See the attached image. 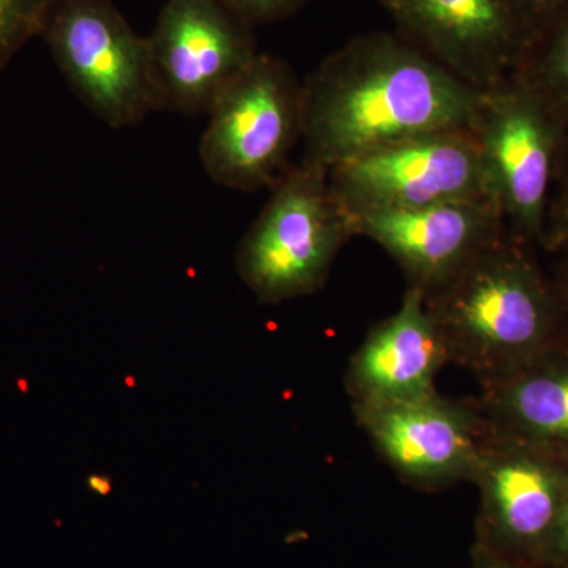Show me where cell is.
Masks as SVG:
<instances>
[{
	"label": "cell",
	"instance_id": "5b68a950",
	"mask_svg": "<svg viewBox=\"0 0 568 568\" xmlns=\"http://www.w3.org/2000/svg\"><path fill=\"white\" fill-rule=\"evenodd\" d=\"M40 37L71 91L106 125H140L160 111L148 37L114 0H52Z\"/></svg>",
	"mask_w": 568,
	"mask_h": 568
},
{
	"label": "cell",
	"instance_id": "7c38bea8",
	"mask_svg": "<svg viewBox=\"0 0 568 568\" xmlns=\"http://www.w3.org/2000/svg\"><path fill=\"white\" fill-rule=\"evenodd\" d=\"M349 216L354 235L383 246L405 272L407 286L424 294L508 231L499 204L491 200L450 201Z\"/></svg>",
	"mask_w": 568,
	"mask_h": 568
},
{
	"label": "cell",
	"instance_id": "3957f363",
	"mask_svg": "<svg viewBox=\"0 0 568 568\" xmlns=\"http://www.w3.org/2000/svg\"><path fill=\"white\" fill-rule=\"evenodd\" d=\"M354 237L328 168L304 156L287 168L237 250V274L257 301L282 304L323 290L336 256Z\"/></svg>",
	"mask_w": 568,
	"mask_h": 568
},
{
	"label": "cell",
	"instance_id": "9c48e42d",
	"mask_svg": "<svg viewBox=\"0 0 568 568\" xmlns=\"http://www.w3.org/2000/svg\"><path fill=\"white\" fill-rule=\"evenodd\" d=\"M396 33L480 92L510 80L534 39L514 0H379Z\"/></svg>",
	"mask_w": 568,
	"mask_h": 568
},
{
	"label": "cell",
	"instance_id": "277c9868",
	"mask_svg": "<svg viewBox=\"0 0 568 568\" xmlns=\"http://www.w3.org/2000/svg\"><path fill=\"white\" fill-rule=\"evenodd\" d=\"M304 138L302 82L271 54L254 61L216 99L200 142L205 173L224 189H272Z\"/></svg>",
	"mask_w": 568,
	"mask_h": 568
},
{
	"label": "cell",
	"instance_id": "e0dca14e",
	"mask_svg": "<svg viewBox=\"0 0 568 568\" xmlns=\"http://www.w3.org/2000/svg\"><path fill=\"white\" fill-rule=\"evenodd\" d=\"M541 245L556 252H568V126L560 144L555 181L549 193Z\"/></svg>",
	"mask_w": 568,
	"mask_h": 568
},
{
	"label": "cell",
	"instance_id": "7a4b0ae2",
	"mask_svg": "<svg viewBox=\"0 0 568 568\" xmlns=\"http://www.w3.org/2000/svg\"><path fill=\"white\" fill-rule=\"evenodd\" d=\"M526 245L507 231L424 294L448 361L480 384L549 347L558 302Z\"/></svg>",
	"mask_w": 568,
	"mask_h": 568
},
{
	"label": "cell",
	"instance_id": "ffe728a7",
	"mask_svg": "<svg viewBox=\"0 0 568 568\" xmlns=\"http://www.w3.org/2000/svg\"><path fill=\"white\" fill-rule=\"evenodd\" d=\"M514 2L517 3L518 9L525 14L530 28L534 29V36H536L538 29L547 24L567 0H514Z\"/></svg>",
	"mask_w": 568,
	"mask_h": 568
},
{
	"label": "cell",
	"instance_id": "603a6c76",
	"mask_svg": "<svg viewBox=\"0 0 568 568\" xmlns=\"http://www.w3.org/2000/svg\"><path fill=\"white\" fill-rule=\"evenodd\" d=\"M562 294L564 297H566V302L568 304V264L566 265V268H564L562 274Z\"/></svg>",
	"mask_w": 568,
	"mask_h": 568
},
{
	"label": "cell",
	"instance_id": "7402d4cb",
	"mask_svg": "<svg viewBox=\"0 0 568 568\" xmlns=\"http://www.w3.org/2000/svg\"><path fill=\"white\" fill-rule=\"evenodd\" d=\"M85 487H88L92 495L108 496L112 491V480L110 477L103 476V474H91V476L85 478Z\"/></svg>",
	"mask_w": 568,
	"mask_h": 568
},
{
	"label": "cell",
	"instance_id": "9a60e30c",
	"mask_svg": "<svg viewBox=\"0 0 568 568\" xmlns=\"http://www.w3.org/2000/svg\"><path fill=\"white\" fill-rule=\"evenodd\" d=\"M568 126V0L541 26L514 73Z\"/></svg>",
	"mask_w": 568,
	"mask_h": 568
},
{
	"label": "cell",
	"instance_id": "52a82bcc",
	"mask_svg": "<svg viewBox=\"0 0 568 568\" xmlns=\"http://www.w3.org/2000/svg\"><path fill=\"white\" fill-rule=\"evenodd\" d=\"M328 183L349 215L450 201H496L473 130L424 134L362 153L328 168Z\"/></svg>",
	"mask_w": 568,
	"mask_h": 568
},
{
	"label": "cell",
	"instance_id": "ac0fdd59",
	"mask_svg": "<svg viewBox=\"0 0 568 568\" xmlns=\"http://www.w3.org/2000/svg\"><path fill=\"white\" fill-rule=\"evenodd\" d=\"M250 28L287 20L304 9L308 0H223Z\"/></svg>",
	"mask_w": 568,
	"mask_h": 568
},
{
	"label": "cell",
	"instance_id": "6da1fadb",
	"mask_svg": "<svg viewBox=\"0 0 568 568\" xmlns=\"http://www.w3.org/2000/svg\"><path fill=\"white\" fill-rule=\"evenodd\" d=\"M481 95L399 33H364L302 82L305 156L331 168L410 138L473 130Z\"/></svg>",
	"mask_w": 568,
	"mask_h": 568
},
{
	"label": "cell",
	"instance_id": "5bb4252c",
	"mask_svg": "<svg viewBox=\"0 0 568 568\" xmlns=\"http://www.w3.org/2000/svg\"><path fill=\"white\" fill-rule=\"evenodd\" d=\"M480 386L473 402L491 435L552 454L568 450V355H552L548 347Z\"/></svg>",
	"mask_w": 568,
	"mask_h": 568
},
{
	"label": "cell",
	"instance_id": "d6986e66",
	"mask_svg": "<svg viewBox=\"0 0 568 568\" xmlns=\"http://www.w3.org/2000/svg\"><path fill=\"white\" fill-rule=\"evenodd\" d=\"M540 558L549 560L555 566H568V488L555 528H552Z\"/></svg>",
	"mask_w": 568,
	"mask_h": 568
},
{
	"label": "cell",
	"instance_id": "4fadbf2b",
	"mask_svg": "<svg viewBox=\"0 0 568 568\" xmlns=\"http://www.w3.org/2000/svg\"><path fill=\"white\" fill-rule=\"evenodd\" d=\"M450 364L425 295L407 286L394 315L376 324L351 357L345 386L353 405H384L435 394V379Z\"/></svg>",
	"mask_w": 568,
	"mask_h": 568
},
{
	"label": "cell",
	"instance_id": "ba28073f",
	"mask_svg": "<svg viewBox=\"0 0 568 568\" xmlns=\"http://www.w3.org/2000/svg\"><path fill=\"white\" fill-rule=\"evenodd\" d=\"M160 111L209 114L254 61L253 28L223 0H166L148 37Z\"/></svg>",
	"mask_w": 568,
	"mask_h": 568
},
{
	"label": "cell",
	"instance_id": "30bf717a",
	"mask_svg": "<svg viewBox=\"0 0 568 568\" xmlns=\"http://www.w3.org/2000/svg\"><path fill=\"white\" fill-rule=\"evenodd\" d=\"M355 420L381 458L420 489L473 481L487 425L473 399L439 392L384 405H353Z\"/></svg>",
	"mask_w": 568,
	"mask_h": 568
},
{
	"label": "cell",
	"instance_id": "2e32d148",
	"mask_svg": "<svg viewBox=\"0 0 568 568\" xmlns=\"http://www.w3.org/2000/svg\"><path fill=\"white\" fill-rule=\"evenodd\" d=\"M52 0H0V71L40 37Z\"/></svg>",
	"mask_w": 568,
	"mask_h": 568
},
{
	"label": "cell",
	"instance_id": "44dd1931",
	"mask_svg": "<svg viewBox=\"0 0 568 568\" xmlns=\"http://www.w3.org/2000/svg\"><path fill=\"white\" fill-rule=\"evenodd\" d=\"M470 559H473V568H525L521 560L500 555V552L477 540L474 541Z\"/></svg>",
	"mask_w": 568,
	"mask_h": 568
},
{
	"label": "cell",
	"instance_id": "8992f818",
	"mask_svg": "<svg viewBox=\"0 0 568 568\" xmlns=\"http://www.w3.org/2000/svg\"><path fill=\"white\" fill-rule=\"evenodd\" d=\"M567 126L537 92L510 80L484 92L473 132L508 233L541 244Z\"/></svg>",
	"mask_w": 568,
	"mask_h": 568
},
{
	"label": "cell",
	"instance_id": "8fae6325",
	"mask_svg": "<svg viewBox=\"0 0 568 568\" xmlns=\"http://www.w3.org/2000/svg\"><path fill=\"white\" fill-rule=\"evenodd\" d=\"M552 455L488 432L470 481L480 495L477 541L511 559L540 558L568 488V473Z\"/></svg>",
	"mask_w": 568,
	"mask_h": 568
}]
</instances>
